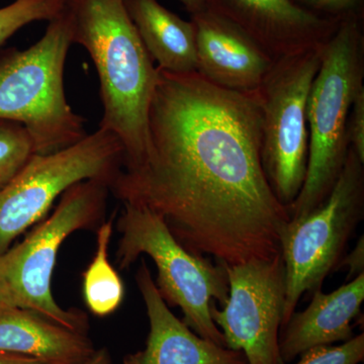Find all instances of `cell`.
<instances>
[{"label":"cell","mask_w":364,"mask_h":364,"mask_svg":"<svg viewBox=\"0 0 364 364\" xmlns=\"http://www.w3.org/2000/svg\"><path fill=\"white\" fill-rule=\"evenodd\" d=\"M143 161L109 191L162 218L189 252L228 265L270 260L291 220L261 164L259 95L213 85L198 72L158 68Z\"/></svg>","instance_id":"cell-1"},{"label":"cell","mask_w":364,"mask_h":364,"mask_svg":"<svg viewBox=\"0 0 364 364\" xmlns=\"http://www.w3.org/2000/svg\"><path fill=\"white\" fill-rule=\"evenodd\" d=\"M72 43L97 68L104 116L100 129L124 148L122 170L143 161L149 145L148 114L158 70L127 13L124 0H65Z\"/></svg>","instance_id":"cell-2"},{"label":"cell","mask_w":364,"mask_h":364,"mask_svg":"<svg viewBox=\"0 0 364 364\" xmlns=\"http://www.w3.org/2000/svg\"><path fill=\"white\" fill-rule=\"evenodd\" d=\"M320 53L306 107L308 168L298 198L287 208L291 219L305 217L327 200L346 162L347 119L364 90L363 18L341 21Z\"/></svg>","instance_id":"cell-3"},{"label":"cell","mask_w":364,"mask_h":364,"mask_svg":"<svg viewBox=\"0 0 364 364\" xmlns=\"http://www.w3.org/2000/svg\"><path fill=\"white\" fill-rule=\"evenodd\" d=\"M72 43L63 9L28 49L0 52V119L23 124L36 154H51L87 136L86 119L73 112L64 90V67Z\"/></svg>","instance_id":"cell-4"},{"label":"cell","mask_w":364,"mask_h":364,"mask_svg":"<svg viewBox=\"0 0 364 364\" xmlns=\"http://www.w3.org/2000/svg\"><path fill=\"white\" fill-rule=\"evenodd\" d=\"M109 184L78 182L62 195L48 219L40 222L23 241L0 255V299L4 306L26 309L68 329L87 331L85 314L64 310L55 301L52 277L63 242L81 230L104 223Z\"/></svg>","instance_id":"cell-5"},{"label":"cell","mask_w":364,"mask_h":364,"mask_svg":"<svg viewBox=\"0 0 364 364\" xmlns=\"http://www.w3.org/2000/svg\"><path fill=\"white\" fill-rule=\"evenodd\" d=\"M119 233L117 262L127 269L146 254L157 267L155 282L167 306H178L188 327L203 339L226 347L224 335L210 315V304L224 306L229 282L222 262L189 252L169 231L162 218L139 203L124 202L116 224Z\"/></svg>","instance_id":"cell-6"},{"label":"cell","mask_w":364,"mask_h":364,"mask_svg":"<svg viewBox=\"0 0 364 364\" xmlns=\"http://www.w3.org/2000/svg\"><path fill=\"white\" fill-rule=\"evenodd\" d=\"M363 215L364 162L349 148L327 200L305 217L289 220L280 236L286 270L282 327L296 312L301 296L321 289L326 277L336 272Z\"/></svg>","instance_id":"cell-7"},{"label":"cell","mask_w":364,"mask_h":364,"mask_svg":"<svg viewBox=\"0 0 364 364\" xmlns=\"http://www.w3.org/2000/svg\"><path fill=\"white\" fill-rule=\"evenodd\" d=\"M321 47L275 59L258 95L261 107V164L272 193L289 208L306 176V107L321 64Z\"/></svg>","instance_id":"cell-8"},{"label":"cell","mask_w":364,"mask_h":364,"mask_svg":"<svg viewBox=\"0 0 364 364\" xmlns=\"http://www.w3.org/2000/svg\"><path fill=\"white\" fill-rule=\"evenodd\" d=\"M124 148L112 132L97 129L70 147L51 154H33L0 189V255L44 219L64 193L85 181L109 184L123 167Z\"/></svg>","instance_id":"cell-9"},{"label":"cell","mask_w":364,"mask_h":364,"mask_svg":"<svg viewBox=\"0 0 364 364\" xmlns=\"http://www.w3.org/2000/svg\"><path fill=\"white\" fill-rule=\"evenodd\" d=\"M223 264L229 296L223 309L212 301L210 311L227 348L241 351L248 364H282L279 328L286 301L282 254L270 260Z\"/></svg>","instance_id":"cell-10"},{"label":"cell","mask_w":364,"mask_h":364,"mask_svg":"<svg viewBox=\"0 0 364 364\" xmlns=\"http://www.w3.org/2000/svg\"><path fill=\"white\" fill-rule=\"evenodd\" d=\"M207 6L247 33L273 59L322 47L340 25L294 0H207Z\"/></svg>","instance_id":"cell-11"},{"label":"cell","mask_w":364,"mask_h":364,"mask_svg":"<svg viewBox=\"0 0 364 364\" xmlns=\"http://www.w3.org/2000/svg\"><path fill=\"white\" fill-rule=\"evenodd\" d=\"M191 21L196 28V72L226 90L258 91L275 59L247 33L208 6Z\"/></svg>","instance_id":"cell-12"},{"label":"cell","mask_w":364,"mask_h":364,"mask_svg":"<svg viewBox=\"0 0 364 364\" xmlns=\"http://www.w3.org/2000/svg\"><path fill=\"white\" fill-rule=\"evenodd\" d=\"M150 330L142 350L127 354L123 364H248L241 351L203 339L170 311L160 296L147 262L136 273Z\"/></svg>","instance_id":"cell-13"},{"label":"cell","mask_w":364,"mask_h":364,"mask_svg":"<svg viewBox=\"0 0 364 364\" xmlns=\"http://www.w3.org/2000/svg\"><path fill=\"white\" fill-rule=\"evenodd\" d=\"M364 299V273L330 294L313 293L310 305L291 316L279 338L280 358L289 363L314 347L346 342L353 335L352 321Z\"/></svg>","instance_id":"cell-14"},{"label":"cell","mask_w":364,"mask_h":364,"mask_svg":"<svg viewBox=\"0 0 364 364\" xmlns=\"http://www.w3.org/2000/svg\"><path fill=\"white\" fill-rule=\"evenodd\" d=\"M95 350L85 333L26 309H0V351L55 364H81Z\"/></svg>","instance_id":"cell-15"},{"label":"cell","mask_w":364,"mask_h":364,"mask_svg":"<svg viewBox=\"0 0 364 364\" xmlns=\"http://www.w3.org/2000/svg\"><path fill=\"white\" fill-rule=\"evenodd\" d=\"M127 13L158 68L173 73L196 72V28L158 0H124Z\"/></svg>","instance_id":"cell-16"},{"label":"cell","mask_w":364,"mask_h":364,"mask_svg":"<svg viewBox=\"0 0 364 364\" xmlns=\"http://www.w3.org/2000/svg\"><path fill=\"white\" fill-rule=\"evenodd\" d=\"M116 213L97 228V252L83 273L86 306L97 317H107L123 303L124 286L109 259Z\"/></svg>","instance_id":"cell-17"},{"label":"cell","mask_w":364,"mask_h":364,"mask_svg":"<svg viewBox=\"0 0 364 364\" xmlns=\"http://www.w3.org/2000/svg\"><path fill=\"white\" fill-rule=\"evenodd\" d=\"M35 153L25 127L0 119V189L14 178Z\"/></svg>","instance_id":"cell-18"},{"label":"cell","mask_w":364,"mask_h":364,"mask_svg":"<svg viewBox=\"0 0 364 364\" xmlns=\"http://www.w3.org/2000/svg\"><path fill=\"white\" fill-rule=\"evenodd\" d=\"M65 0H14L0 9V47L23 26L52 21L63 11Z\"/></svg>","instance_id":"cell-19"},{"label":"cell","mask_w":364,"mask_h":364,"mask_svg":"<svg viewBox=\"0 0 364 364\" xmlns=\"http://www.w3.org/2000/svg\"><path fill=\"white\" fill-rule=\"evenodd\" d=\"M299 356L296 364H359L364 359V334L361 333L337 346L314 347Z\"/></svg>","instance_id":"cell-20"},{"label":"cell","mask_w":364,"mask_h":364,"mask_svg":"<svg viewBox=\"0 0 364 364\" xmlns=\"http://www.w3.org/2000/svg\"><path fill=\"white\" fill-rule=\"evenodd\" d=\"M299 6L328 20L341 23L349 18H363L364 0H294Z\"/></svg>","instance_id":"cell-21"},{"label":"cell","mask_w":364,"mask_h":364,"mask_svg":"<svg viewBox=\"0 0 364 364\" xmlns=\"http://www.w3.org/2000/svg\"><path fill=\"white\" fill-rule=\"evenodd\" d=\"M347 139L349 147L355 151L364 162V90L354 100L347 119Z\"/></svg>","instance_id":"cell-22"},{"label":"cell","mask_w":364,"mask_h":364,"mask_svg":"<svg viewBox=\"0 0 364 364\" xmlns=\"http://www.w3.org/2000/svg\"><path fill=\"white\" fill-rule=\"evenodd\" d=\"M341 267H347L348 269V275L347 280L351 279L352 277H358L364 269V241L363 236L359 239L355 247L350 253L344 255L342 260L340 261L337 270Z\"/></svg>","instance_id":"cell-23"},{"label":"cell","mask_w":364,"mask_h":364,"mask_svg":"<svg viewBox=\"0 0 364 364\" xmlns=\"http://www.w3.org/2000/svg\"><path fill=\"white\" fill-rule=\"evenodd\" d=\"M0 364H55L48 361L40 360L26 356L18 355V354L7 353L0 351Z\"/></svg>","instance_id":"cell-24"},{"label":"cell","mask_w":364,"mask_h":364,"mask_svg":"<svg viewBox=\"0 0 364 364\" xmlns=\"http://www.w3.org/2000/svg\"><path fill=\"white\" fill-rule=\"evenodd\" d=\"M81 364H112L111 353L107 347L97 349L91 358Z\"/></svg>","instance_id":"cell-25"},{"label":"cell","mask_w":364,"mask_h":364,"mask_svg":"<svg viewBox=\"0 0 364 364\" xmlns=\"http://www.w3.org/2000/svg\"><path fill=\"white\" fill-rule=\"evenodd\" d=\"M179 1L183 4L191 16L200 13L207 7V0H179Z\"/></svg>","instance_id":"cell-26"},{"label":"cell","mask_w":364,"mask_h":364,"mask_svg":"<svg viewBox=\"0 0 364 364\" xmlns=\"http://www.w3.org/2000/svg\"><path fill=\"white\" fill-rule=\"evenodd\" d=\"M4 303H2L1 299H0V309L4 308Z\"/></svg>","instance_id":"cell-27"}]
</instances>
